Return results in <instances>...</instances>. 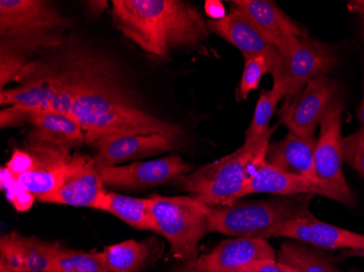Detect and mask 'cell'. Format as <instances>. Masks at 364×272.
Returning <instances> with one entry per match:
<instances>
[{
  "label": "cell",
  "instance_id": "obj_1",
  "mask_svg": "<svg viewBox=\"0 0 364 272\" xmlns=\"http://www.w3.org/2000/svg\"><path fill=\"white\" fill-rule=\"evenodd\" d=\"M71 116L85 133V143L105 134H159L179 144L183 130L138 107L120 87L109 65L80 55L79 77Z\"/></svg>",
  "mask_w": 364,
  "mask_h": 272
},
{
  "label": "cell",
  "instance_id": "obj_2",
  "mask_svg": "<svg viewBox=\"0 0 364 272\" xmlns=\"http://www.w3.org/2000/svg\"><path fill=\"white\" fill-rule=\"evenodd\" d=\"M112 16L129 40L161 59L177 49L201 48L210 36L201 12L180 0H112Z\"/></svg>",
  "mask_w": 364,
  "mask_h": 272
},
{
  "label": "cell",
  "instance_id": "obj_3",
  "mask_svg": "<svg viewBox=\"0 0 364 272\" xmlns=\"http://www.w3.org/2000/svg\"><path fill=\"white\" fill-rule=\"evenodd\" d=\"M276 129L273 126L255 142L243 144L234 153L177 178L176 186L210 207L232 205L242 198L247 183L265 163Z\"/></svg>",
  "mask_w": 364,
  "mask_h": 272
},
{
  "label": "cell",
  "instance_id": "obj_4",
  "mask_svg": "<svg viewBox=\"0 0 364 272\" xmlns=\"http://www.w3.org/2000/svg\"><path fill=\"white\" fill-rule=\"evenodd\" d=\"M313 195L275 196L269 200L238 202L208 207V232L229 236L269 239V232L285 221L311 216Z\"/></svg>",
  "mask_w": 364,
  "mask_h": 272
},
{
  "label": "cell",
  "instance_id": "obj_5",
  "mask_svg": "<svg viewBox=\"0 0 364 272\" xmlns=\"http://www.w3.org/2000/svg\"><path fill=\"white\" fill-rule=\"evenodd\" d=\"M68 26L69 20L48 1H0L1 46L22 54L43 47L58 46L63 43L58 28Z\"/></svg>",
  "mask_w": 364,
  "mask_h": 272
},
{
  "label": "cell",
  "instance_id": "obj_6",
  "mask_svg": "<svg viewBox=\"0 0 364 272\" xmlns=\"http://www.w3.org/2000/svg\"><path fill=\"white\" fill-rule=\"evenodd\" d=\"M156 233L165 236L175 259L186 263L198 257V244L208 232L210 206L192 196L150 197Z\"/></svg>",
  "mask_w": 364,
  "mask_h": 272
},
{
  "label": "cell",
  "instance_id": "obj_7",
  "mask_svg": "<svg viewBox=\"0 0 364 272\" xmlns=\"http://www.w3.org/2000/svg\"><path fill=\"white\" fill-rule=\"evenodd\" d=\"M345 106L343 98L337 96L321 120L313 173L325 191V197L353 207L355 204V196L343 173L341 122Z\"/></svg>",
  "mask_w": 364,
  "mask_h": 272
},
{
  "label": "cell",
  "instance_id": "obj_8",
  "mask_svg": "<svg viewBox=\"0 0 364 272\" xmlns=\"http://www.w3.org/2000/svg\"><path fill=\"white\" fill-rule=\"evenodd\" d=\"M279 53L274 67L273 89L286 100L299 94L309 82L326 75L336 67L338 57L334 49L314 38H299Z\"/></svg>",
  "mask_w": 364,
  "mask_h": 272
},
{
  "label": "cell",
  "instance_id": "obj_9",
  "mask_svg": "<svg viewBox=\"0 0 364 272\" xmlns=\"http://www.w3.org/2000/svg\"><path fill=\"white\" fill-rule=\"evenodd\" d=\"M339 85L326 75L316 77L280 108L279 122L290 132L301 138H313L333 99L337 97Z\"/></svg>",
  "mask_w": 364,
  "mask_h": 272
},
{
  "label": "cell",
  "instance_id": "obj_10",
  "mask_svg": "<svg viewBox=\"0 0 364 272\" xmlns=\"http://www.w3.org/2000/svg\"><path fill=\"white\" fill-rule=\"evenodd\" d=\"M106 194L101 171L96 168L93 158L77 154L67 163L58 189L40 200L47 204L100 210Z\"/></svg>",
  "mask_w": 364,
  "mask_h": 272
},
{
  "label": "cell",
  "instance_id": "obj_11",
  "mask_svg": "<svg viewBox=\"0 0 364 272\" xmlns=\"http://www.w3.org/2000/svg\"><path fill=\"white\" fill-rule=\"evenodd\" d=\"M269 237H286L318 249H349V253H364V234L339 228L318 220L311 214L278 224Z\"/></svg>",
  "mask_w": 364,
  "mask_h": 272
},
{
  "label": "cell",
  "instance_id": "obj_12",
  "mask_svg": "<svg viewBox=\"0 0 364 272\" xmlns=\"http://www.w3.org/2000/svg\"><path fill=\"white\" fill-rule=\"evenodd\" d=\"M192 165L181 157L169 156L155 161H136L100 170L104 184L119 189L154 187L191 173Z\"/></svg>",
  "mask_w": 364,
  "mask_h": 272
},
{
  "label": "cell",
  "instance_id": "obj_13",
  "mask_svg": "<svg viewBox=\"0 0 364 272\" xmlns=\"http://www.w3.org/2000/svg\"><path fill=\"white\" fill-rule=\"evenodd\" d=\"M87 144L95 147L94 163L98 170L114 167L126 161L154 156L175 148L176 143L159 134H105Z\"/></svg>",
  "mask_w": 364,
  "mask_h": 272
},
{
  "label": "cell",
  "instance_id": "obj_14",
  "mask_svg": "<svg viewBox=\"0 0 364 272\" xmlns=\"http://www.w3.org/2000/svg\"><path fill=\"white\" fill-rule=\"evenodd\" d=\"M267 259H277V253L269 241L257 237H237L223 241L210 253L187 263L208 272H240L255 261Z\"/></svg>",
  "mask_w": 364,
  "mask_h": 272
},
{
  "label": "cell",
  "instance_id": "obj_15",
  "mask_svg": "<svg viewBox=\"0 0 364 272\" xmlns=\"http://www.w3.org/2000/svg\"><path fill=\"white\" fill-rule=\"evenodd\" d=\"M230 7L238 10L259 31L278 52L291 46L299 38L308 36V32L280 9L274 1L269 0H234Z\"/></svg>",
  "mask_w": 364,
  "mask_h": 272
},
{
  "label": "cell",
  "instance_id": "obj_16",
  "mask_svg": "<svg viewBox=\"0 0 364 272\" xmlns=\"http://www.w3.org/2000/svg\"><path fill=\"white\" fill-rule=\"evenodd\" d=\"M208 28L210 33H214L234 45L245 59L267 57L274 67L277 65L279 59L278 49L264 38L250 20H247L238 10L230 7V11L222 19L208 21Z\"/></svg>",
  "mask_w": 364,
  "mask_h": 272
},
{
  "label": "cell",
  "instance_id": "obj_17",
  "mask_svg": "<svg viewBox=\"0 0 364 272\" xmlns=\"http://www.w3.org/2000/svg\"><path fill=\"white\" fill-rule=\"evenodd\" d=\"M57 243L12 232L0 241V265L23 272H52Z\"/></svg>",
  "mask_w": 364,
  "mask_h": 272
},
{
  "label": "cell",
  "instance_id": "obj_18",
  "mask_svg": "<svg viewBox=\"0 0 364 272\" xmlns=\"http://www.w3.org/2000/svg\"><path fill=\"white\" fill-rule=\"evenodd\" d=\"M36 167L30 173L20 175L19 182L38 200L54 193L65 173L70 156L69 151L32 142V153Z\"/></svg>",
  "mask_w": 364,
  "mask_h": 272
},
{
  "label": "cell",
  "instance_id": "obj_19",
  "mask_svg": "<svg viewBox=\"0 0 364 272\" xmlns=\"http://www.w3.org/2000/svg\"><path fill=\"white\" fill-rule=\"evenodd\" d=\"M316 141V136L301 138L289 132L283 140L269 145L265 163L288 175L320 184L313 173Z\"/></svg>",
  "mask_w": 364,
  "mask_h": 272
},
{
  "label": "cell",
  "instance_id": "obj_20",
  "mask_svg": "<svg viewBox=\"0 0 364 272\" xmlns=\"http://www.w3.org/2000/svg\"><path fill=\"white\" fill-rule=\"evenodd\" d=\"M32 124V142L70 151L73 147L85 143V133L77 119L60 112L36 111L28 114Z\"/></svg>",
  "mask_w": 364,
  "mask_h": 272
},
{
  "label": "cell",
  "instance_id": "obj_21",
  "mask_svg": "<svg viewBox=\"0 0 364 272\" xmlns=\"http://www.w3.org/2000/svg\"><path fill=\"white\" fill-rule=\"evenodd\" d=\"M57 67H40L16 89L0 92L1 106L10 105L24 111H46L55 94Z\"/></svg>",
  "mask_w": 364,
  "mask_h": 272
},
{
  "label": "cell",
  "instance_id": "obj_22",
  "mask_svg": "<svg viewBox=\"0 0 364 272\" xmlns=\"http://www.w3.org/2000/svg\"><path fill=\"white\" fill-rule=\"evenodd\" d=\"M257 193L277 196H325L324 190L320 184L304 178L288 175L267 163L259 168L255 177L247 183L242 197Z\"/></svg>",
  "mask_w": 364,
  "mask_h": 272
},
{
  "label": "cell",
  "instance_id": "obj_23",
  "mask_svg": "<svg viewBox=\"0 0 364 272\" xmlns=\"http://www.w3.org/2000/svg\"><path fill=\"white\" fill-rule=\"evenodd\" d=\"M100 210L114 214L136 230L156 232L150 198L130 197L107 191Z\"/></svg>",
  "mask_w": 364,
  "mask_h": 272
},
{
  "label": "cell",
  "instance_id": "obj_24",
  "mask_svg": "<svg viewBox=\"0 0 364 272\" xmlns=\"http://www.w3.org/2000/svg\"><path fill=\"white\" fill-rule=\"evenodd\" d=\"M277 261L298 272H341L328 254L304 243L284 242L278 251Z\"/></svg>",
  "mask_w": 364,
  "mask_h": 272
},
{
  "label": "cell",
  "instance_id": "obj_25",
  "mask_svg": "<svg viewBox=\"0 0 364 272\" xmlns=\"http://www.w3.org/2000/svg\"><path fill=\"white\" fill-rule=\"evenodd\" d=\"M109 272H138L150 255L146 242L128 240L106 247L102 253Z\"/></svg>",
  "mask_w": 364,
  "mask_h": 272
},
{
  "label": "cell",
  "instance_id": "obj_26",
  "mask_svg": "<svg viewBox=\"0 0 364 272\" xmlns=\"http://www.w3.org/2000/svg\"><path fill=\"white\" fill-rule=\"evenodd\" d=\"M52 272H109L102 253L75 251L57 243Z\"/></svg>",
  "mask_w": 364,
  "mask_h": 272
},
{
  "label": "cell",
  "instance_id": "obj_27",
  "mask_svg": "<svg viewBox=\"0 0 364 272\" xmlns=\"http://www.w3.org/2000/svg\"><path fill=\"white\" fill-rule=\"evenodd\" d=\"M283 99V96L271 89H263L259 94V100L255 106V114L250 126L245 132V144H250L262 138L269 130V124L276 111L277 104Z\"/></svg>",
  "mask_w": 364,
  "mask_h": 272
},
{
  "label": "cell",
  "instance_id": "obj_28",
  "mask_svg": "<svg viewBox=\"0 0 364 272\" xmlns=\"http://www.w3.org/2000/svg\"><path fill=\"white\" fill-rule=\"evenodd\" d=\"M26 55L16 52L14 49L1 46V65H0V73H1V92L5 91V87L12 80L30 77L36 67L28 65L26 59Z\"/></svg>",
  "mask_w": 364,
  "mask_h": 272
},
{
  "label": "cell",
  "instance_id": "obj_29",
  "mask_svg": "<svg viewBox=\"0 0 364 272\" xmlns=\"http://www.w3.org/2000/svg\"><path fill=\"white\" fill-rule=\"evenodd\" d=\"M274 65L267 57H252L245 59V69L240 82V96L247 99L251 92L257 89L263 75L273 72Z\"/></svg>",
  "mask_w": 364,
  "mask_h": 272
},
{
  "label": "cell",
  "instance_id": "obj_30",
  "mask_svg": "<svg viewBox=\"0 0 364 272\" xmlns=\"http://www.w3.org/2000/svg\"><path fill=\"white\" fill-rule=\"evenodd\" d=\"M343 161L364 179V128L343 138Z\"/></svg>",
  "mask_w": 364,
  "mask_h": 272
},
{
  "label": "cell",
  "instance_id": "obj_31",
  "mask_svg": "<svg viewBox=\"0 0 364 272\" xmlns=\"http://www.w3.org/2000/svg\"><path fill=\"white\" fill-rule=\"evenodd\" d=\"M6 196L12 206L20 212H28L32 207L36 198V196L28 192L19 181L10 186L6 191Z\"/></svg>",
  "mask_w": 364,
  "mask_h": 272
},
{
  "label": "cell",
  "instance_id": "obj_32",
  "mask_svg": "<svg viewBox=\"0 0 364 272\" xmlns=\"http://www.w3.org/2000/svg\"><path fill=\"white\" fill-rule=\"evenodd\" d=\"M36 167V158L31 153L23 151H16L7 163L8 169L19 178L24 173H30Z\"/></svg>",
  "mask_w": 364,
  "mask_h": 272
},
{
  "label": "cell",
  "instance_id": "obj_33",
  "mask_svg": "<svg viewBox=\"0 0 364 272\" xmlns=\"http://www.w3.org/2000/svg\"><path fill=\"white\" fill-rule=\"evenodd\" d=\"M240 272H298L290 266L280 263L277 259L255 261L243 268Z\"/></svg>",
  "mask_w": 364,
  "mask_h": 272
},
{
  "label": "cell",
  "instance_id": "obj_34",
  "mask_svg": "<svg viewBox=\"0 0 364 272\" xmlns=\"http://www.w3.org/2000/svg\"><path fill=\"white\" fill-rule=\"evenodd\" d=\"M205 12L210 20H220L226 16V10L222 1L218 0H208L205 3Z\"/></svg>",
  "mask_w": 364,
  "mask_h": 272
},
{
  "label": "cell",
  "instance_id": "obj_35",
  "mask_svg": "<svg viewBox=\"0 0 364 272\" xmlns=\"http://www.w3.org/2000/svg\"><path fill=\"white\" fill-rule=\"evenodd\" d=\"M0 181H1V189L7 191L10 186L16 184V182L19 181V178L16 177L11 170L8 169L7 167L1 168L0 171Z\"/></svg>",
  "mask_w": 364,
  "mask_h": 272
},
{
  "label": "cell",
  "instance_id": "obj_36",
  "mask_svg": "<svg viewBox=\"0 0 364 272\" xmlns=\"http://www.w3.org/2000/svg\"><path fill=\"white\" fill-rule=\"evenodd\" d=\"M349 11L357 13L359 16L360 20L362 22V26L364 30V0H355V1H349L348 5Z\"/></svg>",
  "mask_w": 364,
  "mask_h": 272
},
{
  "label": "cell",
  "instance_id": "obj_37",
  "mask_svg": "<svg viewBox=\"0 0 364 272\" xmlns=\"http://www.w3.org/2000/svg\"><path fill=\"white\" fill-rule=\"evenodd\" d=\"M87 7L90 8V11L94 14V16H97V14H101L102 12L104 11L106 7H107V3L106 1H87Z\"/></svg>",
  "mask_w": 364,
  "mask_h": 272
},
{
  "label": "cell",
  "instance_id": "obj_38",
  "mask_svg": "<svg viewBox=\"0 0 364 272\" xmlns=\"http://www.w3.org/2000/svg\"><path fill=\"white\" fill-rule=\"evenodd\" d=\"M173 272H208L204 271V270L198 269V268H194L193 266L189 265V263H186L185 267L180 268V269L176 270Z\"/></svg>",
  "mask_w": 364,
  "mask_h": 272
},
{
  "label": "cell",
  "instance_id": "obj_39",
  "mask_svg": "<svg viewBox=\"0 0 364 272\" xmlns=\"http://www.w3.org/2000/svg\"><path fill=\"white\" fill-rule=\"evenodd\" d=\"M358 116L359 120L361 121V126L364 128V77H363V97H362L361 105L359 107V111H358Z\"/></svg>",
  "mask_w": 364,
  "mask_h": 272
},
{
  "label": "cell",
  "instance_id": "obj_40",
  "mask_svg": "<svg viewBox=\"0 0 364 272\" xmlns=\"http://www.w3.org/2000/svg\"><path fill=\"white\" fill-rule=\"evenodd\" d=\"M0 272H23V271H16V270L9 269V268L5 267V266L0 265Z\"/></svg>",
  "mask_w": 364,
  "mask_h": 272
},
{
  "label": "cell",
  "instance_id": "obj_41",
  "mask_svg": "<svg viewBox=\"0 0 364 272\" xmlns=\"http://www.w3.org/2000/svg\"><path fill=\"white\" fill-rule=\"evenodd\" d=\"M347 255L348 256H353V257H364V253H347Z\"/></svg>",
  "mask_w": 364,
  "mask_h": 272
},
{
  "label": "cell",
  "instance_id": "obj_42",
  "mask_svg": "<svg viewBox=\"0 0 364 272\" xmlns=\"http://www.w3.org/2000/svg\"><path fill=\"white\" fill-rule=\"evenodd\" d=\"M351 272H362V271H360V270H353V271Z\"/></svg>",
  "mask_w": 364,
  "mask_h": 272
}]
</instances>
